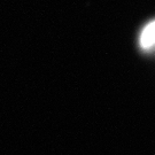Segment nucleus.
Masks as SVG:
<instances>
[{
  "instance_id": "1",
  "label": "nucleus",
  "mask_w": 155,
  "mask_h": 155,
  "mask_svg": "<svg viewBox=\"0 0 155 155\" xmlns=\"http://www.w3.org/2000/svg\"><path fill=\"white\" fill-rule=\"evenodd\" d=\"M139 44L145 51H150L155 47V21L148 23L141 31Z\"/></svg>"
}]
</instances>
